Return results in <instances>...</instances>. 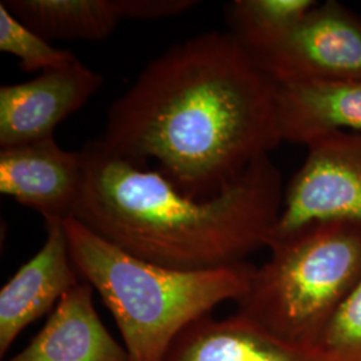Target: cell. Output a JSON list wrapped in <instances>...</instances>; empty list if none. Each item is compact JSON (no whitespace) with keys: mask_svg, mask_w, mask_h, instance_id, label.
Here are the masks:
<instances>
[{"mask_svg":"<svg viewBox=\"0 0 361 361\" xmlns=\"http://www.w3.org/2000/svg\"><path fill=\"white\" fill-rule=\"evenodd\" d=\"M189 197L221 193L283 142L277 86L231 32L170 47L111 104L98 140Z\"/></svg>","mask_w":361,"mask_h":361,"instance_id":"cell-1","label":"cell"},{"mask_svg":"<svg viewBox=\"0 0 361 361\" xmlns=\"http://www.w3.org/2000/svg\"><path fill=\"white\" fill-rule=\"evenodd\" d=\"M80 155L74 219L134 257L170 269L205 271L243 264L268 247L284 197L269 155L205 200L182 193L158 170L113 154L98 140Z\"/></svg>","mask_w":361,"mask_h":361,"instance_id":"cell-2","label":"cell"},{"mask_svg":"<svg viewBox=\"0 0 361 361\" xmlns=\"http://www.w3.org/2000/svg\"><path fill=\"white\" fill-rule=\"evenodd\" d=\"M63 226L73 264L113 314L130 361H164L189 325L245 295L255 268L243 262L170 269L123 252L77 219H66Z\"/></svg>","mask_w":361,"mask_h":361,"instance_id":"cell-3","label":"cell"},{"mask_svg":"<svg viewBox=\"0 0 361 361\" xmlns=\"http://www.w3.org/2000/svg\"><path fill=\"white\" fill-rule=\"evenodd\" d=\"M268 249L271 257L253 268L237 313L288 343L320 347L361 280V224H310Z\"/></svg>","mask_w":361,"mask_h":361,"instance_id":"cell-4","label":"cell"},{"mask_svg":"<svg viewBox=\"0 0 361 361\" xmlns=\"http://www.w3.org/2000/svg\"><path fill=\"white\" fill-rule=\"evenodd\" d=\"M307 149L304 164L284 189L269 243L316 222L361 224L360 133H331Z\"/></svg>","mask_w":361,"mask_h":361,"instance_id":"cell-5","label":"cell"},{"mask_svg":"<svg viewBox=\"0 0 361 361\" xmlns=\"http://www.w3.org/2000/svg\"><path fill=\"white\" fill-rule=\"evenodd\" d=\"M253 59L276 85L361 80V15L335 0L317 3L279 46Z\"/></svg>","mask_w":361,"mask_h":361,"instance_id":"cell-6","label":"cell"},{"mask_svg":"<svg viewBox=\"0 0 361 361\" xmlns=\"http://www.w3.org/2000/svg\"><path fill=\"white\" fill-rule=\"evenodd\" d=\"M104 77L78 61L34 79L0 87V147L54 137L67 116L90 101Z\"/></svg>","mask_w":361,"mask_h":361,"instance_id":"cell-7","label":"cell"},{"mask_svg":"<svg viewBox=\"0 0 361 361\" xmlns=\"http://www.w3.org/2000/svg\"><path fill=\"white\" fill-rule=\"evenodd\" d=\"M80 152L54 137L0 150V192L49 221L74 219L82 185Z\"/></svg>","mask_w":361,"mask_h":361,"instance_id":"cell-8","label":"cell"},{"mask_svg":"<svg viewBox=\"0 0 361 361\" xmlns=\"http://www.w3.org/2000/svg\"><path fill=\"white\" fill-rule=\"evenodd\" d=\"M164 361H361V355L288 343L235 312L189 325Z\"/></svg>","mask_w":361,"mask_h":361,"instance_id":"cell-9","label":"cell"},{"mask_svg":"<svg viewBox=\"0 0 361 361\" xmlns=\"http://www.w3.org/2000/svg\"><path fill=\"white\" fill-rule=\"evenodd\" d=\"M47 237L34 257L15 271L0 292V356L28 325L56 307L79 284L63 222H46Z\"/></svg>","mask_w":361,"mask_h":361,"instance_id":"cell-10","label":"cell"},{"mask_svg":"<svg viewBox=\"0 0 361 361\" xmlns=\"http://www.w3.org/2000/svg\"><path fill=\"white\" fill-rule=\"evenodd\" d=\"M92 292L87 283L68 290L43 328L11 361H130L125 347L102 323Z\"/></svg>","mask_w":361,"mask_h":361,"instance_id":"cell-11","label":"cell"},{"mask_svg":"<svg viewBox=\"0 0 361 361\" xmlns=\"http://www.w3.org/2000/svg\"><path fill=\"white\" fill-rule=\"evenodd\" d=\"M277 86L283 142L308 146L326 134H361V80H304Z\"/></svg>","mask_w":361,"mask_h":361,"instance_id":"cell-12","label":"cell"},{"mask_svg":"<svg viewBox=\"0 0 361 361\" xmlns=\"http://www.w3.org/2000/svg\"><path fill=\"white\" fill-rule=\"evenodd\" d=\"M1 4L46 40H102L125 20L121 0H3Z\"/></svg>","mask_w":361,"mask_h":361,"instance_id":"cell-13","label":"cell"},{"mask_svg":"<svg viewBox=\"0 0 361 361\" xmlns=\"http://www.w3.org/2000/svg\"><path fill=\"white\" fill-rule=\"evenodd\" d=\"M316 6L314 0H235L226 11L229 32L256 58L279 46Z\"/></svg>","mask_w":361,"mask_h":361,"instance_id":"cell-14","label":"cell"},{"mask_svg":"<svg viewBox=\"0 0 361 361\" xmlns=\"http://www.w3.org/2000/svg\"><path fill=\"white\" fill-rule=\"evenodd\" d=\"M0 51L15 55L28 73L63 68L78 62L73 52L54 47L0 3Z\"/></svg>","mask_w":361,"mask_h":361,"instance_id":"cell-15","label":"cell"},{"mask_svg":"<svg viewBox=\"0 0 361 361\" xmlns=\"http://www.w3.org/2000/svg\"><path fill=\"white\" fill-rule=\"evenodd\" d=\"M320 347L361 355V280L328 326Z\"/></svg>","mask_w":361,"mask_h":361,"instance_id":"cell-16","label":"cell"},{"mask_svg":"<svg viewBox=\"0 0 361 361\" xmlns=\"http://www.w3.org/2000/svg\"><path fill=\"white\" fill-rule=\"evenodd\" d=\"M198 4L195 0H121L123 19L155 20L186 13Z\"/></svg>","mask_w":361,"mask_h":361,"instance_id":"cell-17","label":"cell"}]
</instances>
